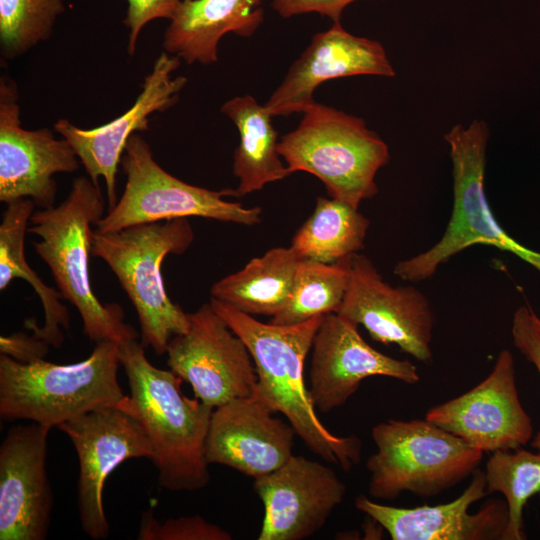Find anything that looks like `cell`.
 Returning <instances> with one entry per match:
<instances>
[{
  "instance_id": "obj_1",
  "label": "cell",
  "mask_w": 540,
  "mask_h": 540,
  "mask_svg": "<svg viewBox=\"0 0 540 540\" xmlns=\"http://www.w3.org/2000/svg\"><path fill=\"white\" fill-rule=\"evenodd\" d=\"M213 309L247 346L257 373L255 394L282 413L309 450L349 471L361 459V441L340 437L317 416L304 379V363L325 315L294 325L263 323L233 306L210 298Z\"/></svg>"
},
{
  "instance_id": "obj_2",
  "label": "cell",
  "mask_w": 540,
  "mask_h": 540,
  "mask_svg": "<svg viewBox=\"0 0 540 540\" xmlns=\"http://www.w3.org/2000/svg\"><path fill=\"white\" fill-rule=\"evenodd\" d=\"M137 339L119 344L130 395L117 408L144 429L153 449L158 483L170 491H195L210 481L205 440L213 408L181 390L182 378L155 367Z\"/></svg>"
},
{
  "instance_id": "obj_3",
  "label": "cell",
  "mask_w": 540,
  "mask_h": 540,
  "mask_svg": "<svg viewBox=\"0 0 540 540\" xmlns=\"http://www.w3.org/2000/svg\"><path fill=\"white\" fill-rule=\"evenodd\" d=\"M103 216L100 187L79 176L60 205L33 212L28 233L39 237L34 250L49 267L62 298L79 312L84 334L95 343L121 344L137 339L138 333L124 321L119 304H104L96 297L90 281L92 226Z\"/></svg>"
},
{
  "instance_id": "obj_4",
  "label": "cell",
  "mask_w": 540,
  "mask_h": 540,
  "mask_svg": "<svg viewBox=\"0 0 540 540\" xmlns=\"http://www.w3.org/2000/svg\"><path fill=\"white\" fill-rule=\"evenodd\" d=\"M119 344L96 343L90 356L72 364L40 359L21 363L0 355V417L57 427L88 412L116 407L125 397L119 382Z\"/></svg>"
},
{
  "instance_id": "obj_5",
  "label": "cell",
  "mask_w": 540,
  "mask_h": 540,
  "mask_svg": "<svg viewBox=\"0 0 540 540\" xmlns=\"http://www.w3.org/2000/svg\"><path fill=\"white\" fill-rule=\"evenodd\" d=\"M194 240L187 218L139 224L100 233L94 229L91 255L102 259L117 277L135 308L141 344L157 355L166 353L170 339L188 330V313L168 296L162 263L181 255Z\"/></svg>"
},
{
  "instance_id": "obj_6",
  "label": "cell",
  "mask_w": 540,
  "mask_h": 540,
  "mask_svg": "<svg viewBox=\"0 0 540 540\" xmlns=\"http://www.w3.org/2000/svg\"><path fill=\"white\" fill-rule=\"evenodd\" d=\"M303 113L278 143L290 172L316 176L331 198L355 208L374 197L376 174L390 159L387 144L360 117L316 102Z\"/></svg>"
},
{
  "instance_id": "obj_7",
  "label": "cell",
  "mask_w": 540,
  "mask_h": 540,
  "mask_svg": "<svg viewBox=\"0 0 540 540\" xmlns=\"http://www.w3.org/2000/svg\"><path fill=\"white\" fill-rule=\"evenodd\" d=\"M453 166V208L442 238L427 251L397 262L393 273L403 281L420 282L468 247L485 244L507 251L540 273V252L514 240L499 225L484 190L489 129L483 120L457 124L444 136Z\"/></svg>"
},
{
  "instance_id": "obj_8",
  "label": "cell",
  "mask_w": 540,
  "mask_h": 540,
  "mask_svg": "<svg viewBox=\"0 0 540 540\" xmlns=\"http://www.w3.org/2000/svg\"><path fill=\"white\" fill-rule=\"evenodd\" d=\"M377 451L369 456V495L394 500L404 492L422 498L466 479L479 467L483 451L424 419H390L372 428Z\"/></svg>"
},
{
  "instance_id": "obj_9",
  "label": "cell",
  "mask_w": 540,
  "mask_h": 540,
  "mask_svg": "<svg viewBox=\"0 0 540 540\" xmlns=\"http://www.w3.org/2000/svg\"><path fill=\"white\" fill-rule=\"evenodd\" d=\"M120 165L126 175L124 191L96 223L97 232L187 217L248 226L261 222L260 207H245L225 199L233 197V189L209 190L168 173L155 161L149 144L139 133L128 139Z\"/></svg>"
},
{
  "instance_id": "obj_10",
  "label": "cell",
  "mask_w": 540,
  "mask_h": 540,
  "mask_svg": "<svg viewBox=\"0 0 540 540\" xmlns=\"http://www.w3.org/2000/svg\"><path fill=\"white\" fill-rule=\"evenodd\" d=\"M188 319V330L168 343L170 369L191 385L196 398L213 409L251 396L257 373L243 340L210 302L188 313Z\"/></svg>"
},
{
  "instance_id": "obj_11",
  "label": "cell",
  "mask_w": 540,
  "mask_h": 540,
  "mask_svg": "<svg viewBox=\"0 0 540 540\" xmlns=\"http://www.w3.org/2000/svg\"><path fill=\"white\" fill-rule=\"evenodd\" d=\"M71 440L79 461L77 503L82 530L93 540L109 537L103 488L111 472L131 458L153 457L142 426L117 407H105L57 426Z\"/></svg>"
},
{
  "instance_id": "obj_12",
  "label": "cell",
  "mask_w": 540,
  "mask_h": 540,
  "mask_svg": "<svg viewBox=\"0 0 540 540\" xmlns=\"http://www.w3.org/2000/svg\"><path fill=\"white\" fill-rule=\"evenodd\" d=\"M338 315L384 345H396L420 362L430 363L434 313L426 296L413 286L385 282L365 255L350 257L349 286Z\"/></svg>"
},
{
  "instance_id": "obj_13",
  "label": "cell",
  "mask_w": 540,
  "mask_h": 540,
  "mask_svg": "<svg viewBox=\"0 0 540 540\" xmlns=\"http://www.w3.org/2000/svg\"><path fill=\"white\" fill-rule=\"evenodd\" d=\"M425 419L483 452L526 445L533 427L518 396L512 353L502 350L483 381L429 409Z\"/></svg>"
},
{
  "instance_id": "obj_14",
  "label": "cell",
  "mask_w": 540,
  "mask_h": 540,
  "mask_svg": "<svg viewBox=\"0 0 540 540\" xmlns=\"http://www.w3.org/2000/svg\"><path fill=\"white\" fill-rule=\"evenodd\" d=\"M18 89L0 78V201L28 198L40 209L55 204L54 175L73 173L80 160L69 142L57 139L48 128L26 130L21 126Z\"/></svg>"
},
{
  "instance_id": "obj_15",
  "label": "cell",
  "mask_w": 540,
  "mask_h": 540,
  "mask_svg": "<svg viewBox=\"0 0 540 540\" xmlns=\"http://www.w3.org/2000/svg\"><path fill=\"white\" fill-rule=\"evenodd\" d=\"M180 64L178 56L161 52L145 77L135 103L105 125L81 129L67 119H59L54 124V130L72 146L91 181L99 186V178L104 179L108 210L118 200L116 177L128 139L136 132L149 130L150 117L172 107L187 83L184 76L173 77Z\"/></svg>"
},
{
  "instance_id": "obj_16",
  "label": "cell",
  "mask_w": 540,
  "mask_h": 540,
  "mask_svg": "<svg viewBox=\"0 0 540 540\" xmlns=\"http://www.w3.org/2000/svg\"><path fill=\"white\" fill-rule=\"evenodd\" d=\"M357 328L337 313H330L315 334L308 390L315 409L322 413L344 405L366 378L384 376L407 384L420 380L412 362L376 350Z\"/></svg>"
},
{
  "instance_id": "obj_17",
  "label": "cell",
  "mask_w": 540,
  "mask_h": 540,
  "mask_svg": "<svg viewBox=\"0 0 540 540\" xmlns=\"http://www.w3.org/2000/svg\"><path fill=\"white\" fill-rule=\"evenodd\" d=\"M264 506L259 540H302L319 531L342 503L346 486L329 466L292 455L255 479Z\"/></svg>"
},
{
  "instance_id": "obj_18",
  "label": "cell",
  "mask_w": 540,
  "mask_h": 540,
  "mask_svg": "<svg viewBox=\"0 0 540 540\" xmlns=\"http://www.w3.org/2000/svg\"><path fill=\"white\" fill-rule=\"evenodd\" d=\"M50 427L10 428L0 446V540H44L53 508L47 476Z\"/></svg>"
},
{
  "instance_id": "obj_19",
  "label": "cell",
  "mask_w": 540,
  "mask_h": 540,
  "mask_svg": "<svg viewBox=\"0 0 540 540\" xmlns=\"http://www.w3.org/2000/svg\"><path fill=\"white\" fill-rule=\"evenodd\" d=\"M487 495L485 473L476 470L467 488L451 502L400 508L359 495L355 507L393 540H504L508 525L506 501L492 499L479 511L469 513V508Z\"/></svg>"
},
{
  "instance_id": "obj_20",
  "label": "cell",
  "mask_w": 540,
  "mask_h": 540,
  "mask_svg": "<svg viewBox=\"0 0 540 540\" xmlns=\"http://www.w3.org/2000/svg\"><path fill=\"white\" fill-rule=\"evenodd\" d=\"M295 435L290 423L274 417L253 393L213 409L205 458L208 464L224 465L257 479L293 455Z\"/></svg>"
},
{
  "instance_id": "obj_21",
  "label": "cell",
  "mask_w": 540,
  "mask_h": 540,
  "mask_svg": "<svg viewBox=\"0 0 540 540\" xmlns=\"http://www.w3.org/2000/svg\"><path fill=\"white\" fill-rule=\"evenodd\" d=\"M355 75L394 77L395 71L381 43L355 36L335 22L313 36L264 106L272 117L303 113L315 103L313 93L320 84Z\"/></svg>"
},
{
  "instance_id": "obj_22",
  "label": "cell",
  "mask_w": 540,
  "mask_h": 540,
  "mask_svg": "<svg viewBox=\"0 0 540 540\" xmlns=\"http://www.w3.org/2000/svg\"><path fill=\"white\" fill-rule=\"evenodd\" d=\"M262 0H182L163 38L164 50L187 64L217 61L220 39L250 37L264 19Z\"/></svg>"
},
{
  "instance_id": "obj_23",
  "label": "cell",
  "mask_w": 540,
  "mask_h": 540,
  "mask_svg": "<svg viewBox=\"0 0 540 540\" xmlns=\"http://www.w3.org/2000/svg\"><path fill=\"white\" fill-rule=\"evenodd\" d=\"M6 205L0 223V290H5L14 279L29 283L42 304L44 324L38 326L35 319L28 318L24 326L48 345L60 348L64 342L63 330L70 328L69 311L61 302L60 291L41 280L26 261L24 253L25 234L36 205L28 198Z\"/></svg>"
},
{
  "instance_id": "obj_24",
  "label": "cell",
  "mask_w": 540,
  "mask_h": 540,
  "mask_svg": "<svg viewBox=\"0 0 540 540\" xmlns=\"http://www.w3.org/2000/svg\"><path fill=\"white\" fill-rule=\"evenodd\" d=\"M221 112L230 118L239 131L233 173L239 185L233 197H242L262 189L291 174L278 152V133L265 106L250 95L234 97L223 104Z\"/></svg>"
},
{
  "instance_id": "obj_25",
  "label": "cell",
  "mask_w": 540,
  "mask_h": 540,
  "mask_svg": "<svg viewBox=\"0 0 540 540\" xmlns=\"http://www.w3.org/2000/svg\"><path fill=\"white\" fill-rule=\"evenodd\" d=\"M299 258L291 247H275L211 287V297L249 315L275 316L287 305Z\"/></svg>"
},
{
  "instance_id": "obj_26",
  "label": "cell",
  "mask_w": 540,
  "mask_h": 540,
  "mask_svg": "<svg viewBox=\"0 0 540 540\" xmlns=\"http://www.w3.org/2000/svg\"><path fill=\"white\" fill-rule=\"evenodd\" d=\"M370 221L341 200L318 197L311 216L292 238L300 260L334 263L364 248Z\"/></svg>"
},
{
  "instance_id": "obj_27",
  "label": "cell",
  "mask_w": 540,
  "mask_h": 540,
  "mask_svg": "<svg viewBox=\"0 0 540 540\" xmlns=\"http://www.w3.org/2000/svg\"><path fill=\"white\" fill-rule=\"evenodd\" d=\"M350 257L334 263L299 260L290 299L270 322L294 325L337 313L349 286Z\"/></svg>"
},
{
  "instance_id": "obj_28",
  "label": "cell",
  "mask_w": 540,
  "mask_h": 540,
  "mask_svg": "<svg viewBox=\"0 0 540 540\" xmlns=\"http://www.w3.org/2000/svg\"><path fill=\"white\" fill-rule=\"evenodd\" d=\"M487 494L501 493L508 507L504 540H523V508L540 492V452L517 448L495 451L485 469Z\"/></svg>"
},
{
  "instance_id": "obj_29",
  "label": "cell",
  "mask_w": 540,
  "mask_h": 540,
  "mask_svg": "<svg viewBox=\"0 0 540 540\" xmlns=\"http://www.w3.org/2000/svg\"><path fill=\"white\" fill-rule=\"evenodd\" d=\"M63 12V0H0L2 59H15L47 40Z\"/></svg>"
},
{
  "instance_id": "obj_30",
  "label": "cell",
  "mask_w": 540,
  "mask_h": 540,
  "mask_svg": "<svg viewBox=\"0 0 540 540\" xmlns=\"http://www.w3.org/2000/svg\"><path fill=\"white\" fill-rule=\"evenodd\" d=\"M139 540H231L229 532L201 516L170 518L157 521L151 510L141 516Z\"/></svg>"
},
{
  "instance_id": "obj_31",
  "label": "cell",
  "mask_w": 540,
  "mask_h": 540,
  "mask_svg": "<svg viewBox=\"0 0 540 540\" xmlns=\"http://www.w3.org/2000/svg\"><path fill=\"white\" fill-rule=\"evenodd\" d=\"M128 9L123 23L129 29L127 50L135 53L136 43L143 27L152 20H171L176 14L181 0H126Z\"/></svg>"
},
{
  "instance_id": "obj_32",
  "label": "cell",
  "mask_w": 540,
  "mask_h": 540,
  "mask_svg": "<svg viewBox=\"0 0 540 540\" xmlns=\"http://www.w3.org/2000/svg\"><path fill=\"white\" fill-rule=\"evenodd\" d=\"M533 312L529 306L519 307L513 315L511 334L514 346L540 375V331L535 326ZM531 446L540 452V430Z\"/></svg>"
},
{
  "instance_id": "obj_33",
  "label": "cell",
  "mask_w": 540,
  "mask_h": 540,
  "mask_svg": "<svg viewBox=\"0 0 540 540\" xmlns=\"http://www.w3.org/2000/svg\"><path fill=\"white\" fill-rule=\"evenodd\" d=\"M357 0H271L272 7L284 18L315 12L340 22L346 6Z\"/></svg>"
},
{
  "instance_id": "obj_34",
  "label": "cell",
  "mask_w": 540,
  "mask_h": 540,
  "mask_svg": "<svg viewBox=\"0 0 540 540\" xmlns=\"http://www.w3.org/2000/svg\"><path fill=\"white\" fill-rule=\"evenodd\" d=\"M49 346L45 341L34 334L24 332L0 337V352L21 363H32L44 357L49 352Z\"/></svg>"
},
{
  "instance_id": "obj_35",
  "label": "cell",
  "mask_w": 540,
  "mask_h": 540,
  "mask_svg": "<svg viewBox=\"0 0 540 540\" xmlns=\"http://www.w3.org/2000/svg\"><path fill=\"white\" fill-rule=\"evenodd\" d=\"M533 320H534L535 326L540 331V317L535 312H533Z\"/></svg>"
}]
</instances>
